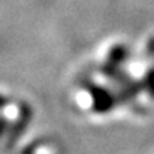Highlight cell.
<instances>
[{
  "mask_svg": "<svg viewBox=\"0 0 154 154\" xmlns=\"http://www.w3.org/2000/svg\"><path fill=\"white\" fill-rule=\"evenodd\" d=\"M144 90V85L142 82H138V81H132L129 79L127 82L121 84V88H120V93H118V97L121 102H132L136 99L138 93Z\"/></svg>",
  "mask_w": 154,
  "mask_h": 154,
  "instance_id": "3957f363",
  "label": "cell"
},
{
  "mask_svg": "<svg viewBox=\"0 0 154 154\" xmlns=\"http://www.w3.org/2000/svg\"><path fill=\"white\" fill-rule=\"evenodd\" d=\"M142 85H144V90L147 91V94L154 99V66L150 67L147 70V73L144 75V79H142Z\"/></svg>",
  "mask_w": 154,
  "mask_h": 154,
  "instance_id": "5b68a950",
  "label": "cell"
},
{
  "mask_svg": "<svg viewBox=\"0 0 154 154\" xmlns=\"http://www.w3.org/2000/svg\"><path fill=\"white\" fill-rule=\"evenodd\" d=\"M6 129H8V123L3 117H0V138L6 133Z\"/></svg>",
  "mask_w": 154,
  "mask_h": 154,
  "instance_id": "8992f818",
  "label": "cell"
},
{
  "mask_svg": "<svg viewBox=\"0 0 154 154\" xmlns=\"http://www.w3.org/2000/svg\"><path fill=\"white\" fill-rule=\"evenodd\" d=\"M8 103V100H6V97H3V96H0V108H3L5 105Z\"/></svg>",
  "mask_w": 154,
  "mask_h": 154,
  "instance_id": "52a82bcc",
  "label": "cell"
},
{
  "mask_svg": "<svg viewBox=\"0 0 154 154\" xmlns=\"http://www.w3.org/2000/svg\"><path fill=\"white\" fill-rule=\"evenodd\" d=\"M90 97H91V103H93V109L99 114H103V112H109L115 103H117V99L115 96L105 87H100L97 84H91L88 82L85 85Z\"/></svg>",
  "mask_w": 154,
  "mask_h": 154,
  "instance_id": "6da1fadb",
  "label": "cell"
},
{
  "mask_svg": "<svg viewBox=\"0 0 154 154\" xmlns=\"http://www.w3.org/2000/svg\"><path fill=\"white\" fill-rule=\"evenodd\" d=\"M100 72H102V75H105L108 79H111L112 82H117V84H120V85L124 84V82H127V81L130 79V78L127 76V73L120 69L118 64H114V63H109V61L100 67Z\"/></svg>",
  "mask_w": 154,
  "mask_h": 154,
  "instance_id": "7a4b0ae2",
  "label": "cell"
},
{
  "mask_svg": "<svg viewBox=\"0 0 154 154\" xmlns=\"http://www.w3.org/2000/svg\"><path fill=\"white\" fill-rule=\"evenodd\" d=\"M127 57H129V50L124 45H115V47H112V50L108 54V61L120 66L127 60Z\"/></svg>",
  "mask_w": 154,
  "mask_h": 154,
  "instance_id": "277c9868",
  "label": "cell"
}]
</instances>
